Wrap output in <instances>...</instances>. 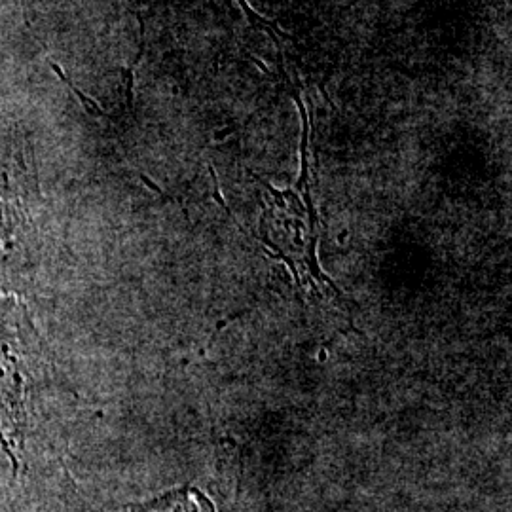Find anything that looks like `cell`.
I'll return each mask as SVG.
<instances>
[{
  "label": "cell",
  "mask_w": 512,
  "mask_h": 512,
  "mask_svg": "<svg viewBox=\"0 0 512 512\" xmlns=\"http://www.w3.org/2000/svg\"><path fill=\"white\" fill-rule=\"evenodd\" d=\"M122 512H217L211 499L196 488H179L150 499L147 503L129 505Z\"/></svg>",
  "instance_id": "6da1fadb"
}]
</instances>
